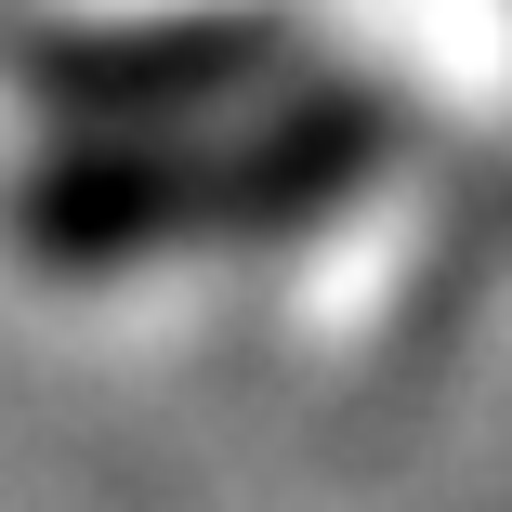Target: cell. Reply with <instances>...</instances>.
Wrapping results in <instances>:
<instances>
[{
	"label": "cell",
	"instance_id": "cell-1",
	"mask_svg": "<svg viewBox=\"0 0 512 512\" xmlns=\"http://www.w3.org/2000/svg\"><path fill=\"white\" fill-rule=\"evenodd\" d=\"M27 79L66 132H184V119H237L276 79H302V27L289 14H171V27L53 40V53H27Z\"/></svg>",
	"mask_w": 512,
	"mask_h": 512
},
{
	"label": "cell",
	"instance_id": "cell-2",
	"mask_svg": "<svg viewBox=\"0 0 512 512\" xmlns=\"http://www.w3.org/2000/svg\"><path fill=\"white\" fill-rule=\"evenodd\" d=\"M224 237L211 224V145L171 132H66L27 184H14V250L53 276H119L158 250Z\"/></svg>",
	"mask_w": 512,
	"mask_h": 512
},
{
	"label": "cell",
	"instance_id": "cell-3",
	"mask_svg": "<svg viewBox=\"0 0 512 512\" xmlns=\"http://www.w3.org/2000/svg\"><path fill=\"white\" fill-rule=\"evenodd\" d=\"M394 145H407L394 92L302 66L289 92H263V106H250V132L211 145V224H224V237H302V224H329Z\"/></svg>",
	"mask_w": 512,
	"mask_h": 512
}]
</instances>
